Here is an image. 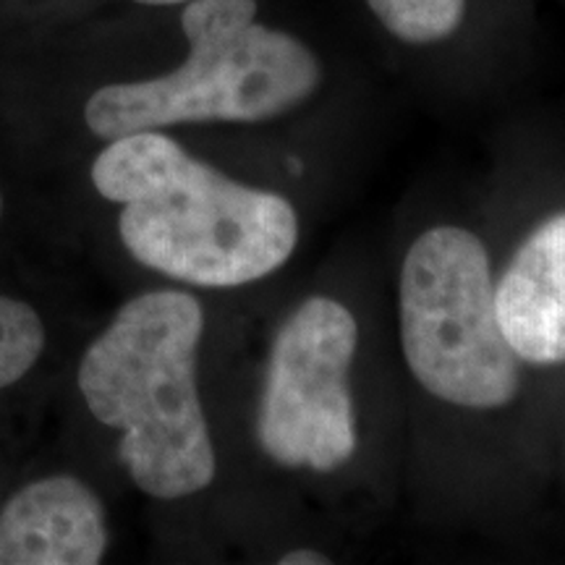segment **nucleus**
<instances>
[{
  "label": "nucleus",
  "mask_w": 565,
  "mask_h": 565,
  "mask_svg": "<svg viewBox=\"0 0 565 565\" xmlns=\"http://www.w3.org/2000/svg\"><path fill=\"white\" fill-rule=\"evenodd\" d=\"M92 183L124 207L118 231L131 257L194 286L265 278L299 238V217L280 194L228 179L160 131L110 139Z\"/></svg>",
  "instance_id": "1"
},
{
  "label": "nucleus",
  "mask_w": 565,
  "mask_h": 565,
  "mask_svg": "<svg viewBox=\"0 0 565 565\" xmlns=\"http://www.w3.org/2000/svg\"><path fill=\"white\" fill-rule=\"evenodd\" d=\"M200 301L152 291L118 309L79 366L89 412L121 429L118 454L141 492L186 498L215 479V448L196 393Z\"/></svg>",
  "instance_id": "2"
},
{
  "label": "nucleus",
  "mask_w": 565,
  "mask_h": 565,
  "mask_svg": "<svg viewBox=\"0 0 565 565\" xmlns=\"http://www.w3.org/2000/svg\"><path fill=\"white\" fill-rule=\"evenodd\" d=\"M189 58L158 79L110 84L84 118L118 139L200 121H267L307 100L320 63L303 42L257 21V0H189L181 17Z\"/></svg>",
  "instance_id": "3"
},
{
  "label": "nucleus",
  "mask_w": 565,
  "mask_h": 565,
  "mask_svg": "<svg viewBox=\"0 0 565 565\" xmlns=\"http://www.w3.org/2000/svg\"><path fill=\"white\" fill-rule=\"evenodd\" d=\"M401 341L408 370L435 398L463 408L515 398L521 359L500 328L490 257L475 233L437 225L408 249Z\"/></svg>",
  "instance_id": "4"
},
{
  "label": "nucleus",
  "mask_w": 565,
  "mask_h": 565,
  "mask_svg": "<svg viewBox=\"0 0 565 565\" xmlns=\"http://www.w3.org/2000/svg\"><path fill=\"white\" fill-rule=\"evenodd\" d=\"M356 320L341 301L315 296L282 322L273 343L257 437L282 466L333 471L356 450L349 366Z\"/></svg>",
  "instance_id": "5"
},
{
  "label": "nucleus",
  "mask_w": 565,
  "mask_h": 565,
  "mask_svg": "<svg viewBox=\"0 0 565 565\" xmlns=\"http://www.w3.org/2000/svg\"><path fill=\"white\" fill-rule=\"evenodd\" d=\"M105 545L100 500L74 477L26 484L0 513V565H95Z\"/></svg>",
  "instance_id": "6"
},
{
  "label": "nucleus",
  "mask_w": 565,
  "mask_h": 565,
  "mask_svg": "<svg viewBox=\"0 0 565 565\" xmlns=\"http://www.w3.org/2000/svg\"><path fill=\"white\" fill-rule=\"evenodd\" d=\"M494 309L521 362H565V212L521 244L494 286Z\"/></svg>",
  "instance_id": "7"
},
{
  "label": "nucleus",
  "mask_w": 565,
  "mask_h": 565,
  "mask_svg": "<svg viewBox=\"0 0 565 565\" xmlns=\"http://www.w3.org/2000/svg\"><path fill=\"white\" fill-rule=\"evenodd\" d=\"M387 32L414 45L450 38L463 19L466 0H366Z\"/></svg>",
  "instance_id": "8"
},
{
  "label": "nucleus",
  "mask_w": 565,
  "mask_h": 565,
  "mask_svg": "<svg viewBox=\"0 0 565 565\" xmlns=\"http://www.w3.org/2000/svg\"><path fill=\"white\" fill-rule=\"evenodd\" d=\"M45 349V328L30 303L0 296V391L32 370Z\"/></svg>",
  "instance_id": "9"
},
{
  "label": "nucleus",
  "mask_w": 565,
  "mask_h": 565,
  "mask_svg": "<svg viewBox=\"0 0 565 565\" xmlns=\"http://www.w3.org/2000/svg\"><path fill=\"white\" fill-rule=\"evenodd\" d=\"M282 565H324L330 563L328 557L320 553H312V550H299V553H288L280 557Z\"/></svg>",
  "instance_id": "10"
},
{
  "label": "nucleus",
  "mask_w": 565,
  "mask_h": 565,
  "mask_svg": "<svg viewBox=\"0 0 565 565\" xmlns=\"http://www.w3.org/2000/svg\"><path fill=\"white\" fill-rule=\"evenodd\" d=\"M137 3H147V6H173V3H189V0H137Z\"/></svg>",
  "instance_id": "11"
},
{
  "label": "nucleus",
  "mask_w": 565,
  "mask_h": 565,
  "mask_svg": "<svg viewBox=\"0 0 565 565\" xmlns=\"http://www.w3.org/2000/svg\"><path fill=\"white\" fill-rule=\"evenodd\" d=\"M0 212H3V202H0Z\"/></svg>",
  "instance_id": "12"
}]
</instances>
